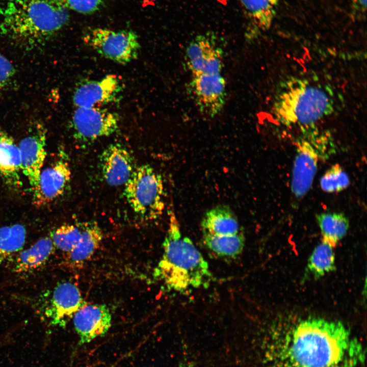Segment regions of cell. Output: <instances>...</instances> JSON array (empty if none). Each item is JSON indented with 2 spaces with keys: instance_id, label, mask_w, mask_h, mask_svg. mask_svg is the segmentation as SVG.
<instances>
[{
  "instance_id": "7402d4cb",
  "label": "cell",
  "mask_w": 367,
  "mask_h": 367,
  "mask_svg": "<svg viewBox=\"0 0 367 367\" xmlns=\"http://www.w3.org/2000/svg\"><path fill=\"white\" fill-rule=\"evenodd\" d=\"M205 246L215 255L223 257H235L242 253L245 237L242 231L235 234L217 235L202 232Z\"/></svg>"
},
{
  "instance_id": "9a60e30c",
  "label": "cell",
  "mask_w": 367,
  "mask_h": 367,
  "mask_svg": "<svg viewBox=\"0 0 367 367\" xmlns=\"http://www.w3.org/2000/svg\"><path fill=\"white\" fill-rule=\"evenodd\" d=\"M103 178L111 186L124 185L136 167L127 149L119 144L108 146L99 156Z\"/></svg>"
},
{
  "instance_id": "4dcf8cb0",
  "label": "cell",
  "mask_w": 367,
  "mask_h": 367,
  "mask_svg": "<svg viewBox=\"0 0 367 367\" xmlns=\"http://www.w3.org/2000/svg\"><path fill=\"white\" fill-rule=\"evenodd\" d=\"M3 132L2 131L1 129V128H0V137H1V135H2V133H3Z\"/></svg>"
},
{
  "instance_id": "1f68e13d",
  "label": "cell",
  "mask_w": 367,
  "mask_h": 367,
  "mask_svg": "<svg viewBox=\"0 0 367 367\" xmlns=\"http://www.w3.org/2000/svg\"><path fill=\"white\" fill-rule=\"evenodd\" d=\"M180 367H184V366H180Z\"/></svg>"
},
{
  "instance_id": "ffe728a7",
  "label": "cell",
  "mask_w": 367,
  "mask_h": 367,
  "mask_svg": "<svg viewBox=\"0 0 367 367\" xmlns=\"http://www.w3.org/2000/svg\"><path fill=\"white\" fill-rule=\"evenodd\" d=\"M248 21L255 33L270 29L277 13L280 0H239Z\"/></svg>"
},
{
  "instance_id": "30bf717a",
  "label": "cell",
  "mask_w": 367,
  "mask_h": 367,
  "mask_svg": "<svg viewBox=\"0 0 367 367\" xmlns=\"http://www.w3.org/2000/svg\"><path fill=\"white\" fill-rule=\"evenodd\" d=\"M123 90L121 82L116 75L109 74L99 80L83 82L75 88L72 97L77 107H100L114 101Z\"/></svg>"
},
{
  "instance_id": "e0dca14e",
  "label": "cell",
  "mask_w": 367,
  "mask_h": 367,
  "mask_svg": "<svg viewBox=\"0 0 367 367\" xmlns=\"http://www.w3.org/2000/svg\"><path fill=\"white\" fill-rule=\"evenodd\" d=\"M81 238L75 247L66 258L67 264L74 268L81 267L89 260L99 248L103 239L102 230L95 221L78 225Z\"/></svg>"
},
{
  "instance_id": "f546056e",
  "label": "cell",
  "mask_w": 367,
  "mask_h": 367,
  "mask_svg": "<svg viewBox=\"0 0 367 367\" xmlns=\"http://www.w3.org/2000/svg\"><path fill=\"white\" fill-rule=\"evenodd\" d=\"M366 10V0H352V12L356 17L365 16Z\"/></svg>"
},
{
  "instance_id": "484cf974",
  "label": "cell",
  "mask_w": 367,
  "mask_h": 367,
  "mask_svg": "<svg viewBox=\"0 0 367 367\" xmlns=\"http://www.w3.org/2000/svg\"><path fill=\"white\" fill-rule=\"evenodd\" d=\"M81 235V229L77 225L64 224L52 231L49 237L56 248L68 253L76 245Z\"/></svg>"
},
{
  "instance_id": "ac0fdd59",
  "label": "cell",
  "mask_w": 367,
  "mask_h": 367,
  "mask_svg": "<svg viewBox=\"0 0 367 367\" xmlns=\"http://www.w3.org/2000/svg\"><path fill=\"white\" fill-rule=\"evenodd\" d=\"M20 153L13 139L3 132L0 137V174L9 187L17 189L21 186Z\"/></svg>"
},
{
  "instance_id": "4fadbf2b",
  "label": "cell",
  "mask_w": 367,
  "mask_h": 367,
  "mask_svg": "<svg viewBox=\"0 0 367 367\" xmlns=\"http://www.w3.org/2000/svg\"><path fill=\"white\" fill-rule=\"evenodd\" d=\"M81 344L104 335L112 323V315L105 304L86 303L72 317Z\"/></svg>"
},
{
  "instance_id": "7c38bea8",
  "label": "cell",
  "mask_w": 367,
  "mask_h": 367,
  "mask_svg": "<svg viewBox=\"0 0 367 367\" xmlns=\"http://www.w3.org/2000/svg\"><path fill=\"white\" fill-rule=\"evenodd\" d=\"M222 49L209 37H196L186 50V60L193 75L221 73L223 67Z\"/></svg>"
},
{
  "instance_id": "7a4b0ae2",
  "label": "cell",
  "mask_w": 367,
  "mask_h": 367,
  "mask_svg": "<svg viewBox=\"0 0 367 367\" xmlns=\"http://www.w3.org/2000/svg\"><path fill=\"white\" fill-rule=\"evenodd\" d=\"M69 10L48 0H8L0 7V31L32 48L53 36L69 19Z\"/></svg>"
},
{
  "instance_id": "ba28073f",
  "label": "cell",
  "mask_w": 367,
  "mask_h": 367,
  "mask_svg": "<svg viewBox=\"0 0 367 367\" xmlns=\"http://www.w3.org/2000/svg\"><path fill=\"white\" fill-rule=\"evenodd\" d=\"M189 89L201 113L213 117L222 110L226 99V84L221 73L193 75Z\"/></svg>"
},
{
  "instance_id": "8992f818",
  "label": "cell",
  "mask_w": 367,
  "mask_h": 367,
  "mask_svg": "<svg viewBox=\"0 0 367 367\" xmlns=\"http://www.w3.org/2000/svg\"><path fill=\"white\" fill-rule=\"evenodd\" d=\"M83 41L102 57L122 65L136 60L140 49L138 37L130 30L93 28L85 33Z\"/></svg>"
},
{
  "instance_id": "3957f363",
  "label": "cell",
  "mask_w": 367,
  "mask_h": 367,
  "mask_svg": "<svg viewBox=\"0 0 367 367\" xmlns=\"http://www.w3.org/2000/svg\"><path fill=\"white\" fill-rule=\"evenodd\" d=\"M163 245L154 276L168 290L183 293L208 285L212 277L208 263L192 240L182 234L173 207Z\"/></svg>"
},
{
  "instance_id": "83f0119b",
  "label": "cell",
  "mask_w": 367,
  "mask_h": 367,
  "mask_svg": "<svg viewBox=\"0 0 367 367\" xmlns=\"http://www.w3.org/2000/svg\"><path fill=\"white\" fill-rule=\"evenodd\" d=\"M68 10L84 14L93 13L101 7L104 0H48Z\"/></svg>"
},
{
  "instance_id": "8fae6325",
  "label": "cell",
  "mask_w": 367,
  "mask_h": 367,
  "mask_svg": "<svg viewBox=\"0 0 367 367\" xmlns=\"http://www.w3.org/2000/svg\"><path fill=\"white\" fill-rule=\"evenodd\" d=\"M317 151L308 137L298 139L291 182L292 192L297 198L304 197L311 187L318 167Z\"/></svg>"
},
{
  "instance_id": "cb8c5ba5",
  "label": "cell",
  "mask_w": 367,
  "mask_h": 367,
  "mask_svg": "<svg viewBox=\"0 0 367 367\" xmlns=\"http://www.w3.org/2000/svg\"><path fill=\"white\" fill-rule=\"evenodd\" d=\"M26 233L20 224L0 227V264L23 248Z\"/></svg>"
},
{
  "instance_id": "4316f807",
  "label": "cell",
  "mask_w": 367,
  "mask_h": 367,
  "mask_svg": "<svg viewBox=\"0 0 367 367\" xmlns=\"http://www.w3.org/2000/svg\"><path fill=\"white\" fill-rule=\"evenodd\" d=\"M349 184L350 180L347 174L337 164L327 170L320 180L322 189L329 193L343 191Z\"/></svg>"
},
{
  "instance_id": "52a82bcc",
  "label": "cell",
  "mask_w": 367,
  "mask_h": 367,
  "mask_svg": "<svg viewBox=\"0 0 367 367\" xmlns=\"http://www.w3.org/2000/svg\"><path fill=\"white\" fill-rule=\"evenodd\" d=\"M117 114L100 107H77L71 118L74 137L81 142H92L109 136L119 127Z\"/></svg>"
},
{
  "instance_id": "5b68a950",
  "label": "cell",
  "mask_w": 367,
  "mask_h": 367,
  "mask_svg": "<svg viewBox=\"0 0 367 367\" xmlns=\"http://www.w3.org/2000/svg\"><path fill=\"white\" fill-rule=\"evenodd\" d=\"M124 186L126 199L140 219L152 221L162 215L165 208L163 181L151 166L136 167Z\"/></svg>"
},
{
  "instance_id": "d6986e66",
  "label": "cell",
  "mask_w": 367,
  "mask_h": 367,
  "mask_svg": "<svg viewBox=\"0 0 367 367\" xmlns=\"http://www.w3.org/2000/svg\"><path fill=\"white\" fill-rule=\"evenodd\" d=\"M55 246L50 237L42 238L13 259L12 271L17 273L32 272L43 265L54 252Z\"/></svg>"
},
{
  "instance_id": "d4e9b609",
  "label": "cell",
  "mask_w": 367,
  "mask_h": 367,
  "mask_svg": "<svg viewBox=\"0 0 367 367\" xmlns=\"http://www.w3.org/2000/svg\"><path fill=\"white\" fill-rule=\"evenodd\" d=\"M333 248L322 241L316 246L307 263V270L314 278L324 276L335 269V256Z\"/></svg>"
},
{
  "instance_id": "f1b7e54d",
  "label": "cell",
  "mask_w": 367,
  "mask_h": 367,
  "mask_svg": "<svg viewBox=\"0 0 367 367\" xmlns=\"http://www.w3.org/2000/svg\"><path fill=\"white\" fill-rule=\"evenodd\" d=\"M16 70L11 62L0 53V92L8 89L14 79Z\"/></svg>"
},
{
  "instance_id": "5bb4252c",
  "label": "cell",
  "mask_w": 367,
  "mask_h": 367,
  "mask_svg": "<svg viewBox=\"0 0 367 367\" xmlns=\"http://www.w3.org/2000/svg\"><path fill=\"white\" fill-rule=\"evenodd\" d=\"M71 172L68 164L58 161L41 171L37 187L33 191V203L44 206L61 196L69 185Z\"/></svg>"
},
{
  "instance_id": "603a6c76",
  "label": "cell",
  "mask_w": 367,
  "mask_h": 367,
  "mask_svg": "<svg viewBox=\"0 0 367 367\" xmlns=\"http://www.w3.org/2000/svg\"><path fill=\"white\" fill-rule=\"evenodd\" d=\"M316 218L322 241L334 247L346 234L349 227V220L343 214L337 213H321Z\"/></svg>"
},
{
  "instance_id": "6da1fadb",
  "label": "cell",
  "mask_w": 367,
  "mask_h": 367,
  "mask_svg": "<svg viewBox=\"0 0 367 367\" xmlns=\"http://www.w3.org/2000/svg\"><path fill=\"white\" fill-rule=\"evenodd\" d=\"M272 346L276 367H364L362 346L339 322L307 319Z\"/></svg>"
},
{
  "instance_id": "277c9868",
  "label": "cell",
  "mask_w": 367,
  "mask_h": 367,
  "mask_svg": "<svg viewBox=\"0 0 367 367\" xmlns=\"http://www.w3.org/2000/svg\"><path fill=\"white\" fill-rule=\"evenodd\" d=\"M274 103V114L282 124L308 125L332 113L333 93L327 87L293 78L281 85Z\"/></svg>"
},
{
  "instance_id": "44dd1931",
  "label": "cell",
  "mask_w": 367,
  "mask_h": 367,
  "mask_svg": "<svg viewBox=\"0 0 367 367\" xmlns=\"http://www.w3.org/2000/svg\"><path fill=\"white\" fill-rule=\"evenodd\" d=\"M202 232L217 235L235 234L241 229L235 214L226 205H218L208 210L201 222Z\"/></svg>"
},
{
  "instance_id": "2e32d148",
  "label": "cell",
  "mask_w": 367,
  "mask_h": 367,
  "mask_svg": "<svg viewBox=\"0 0 367 367\" xmlns=\"http://www.w3.org/2000/svg\"><path fill=\"white\" fill-rule=\"evenodd\" d=\"M86 303L75 284L61 282L54 289L46 314L52 324L64 326Z\"/></svg>"
},
{
  "instance_id": "9c48e42d",
  "label": "cell",
  "mask_w": 367,
  "mask_h": 367,
  "mask_svg": "<svg viewBox=\"0 0 367 367\" xmlns=\"http://www.w3.org/2000/svg\"><path fill=\"white\" fill-rule=\"evenodd\" d=\"M46 130L39 122L33 124L18 146L21 170L27 178L32 190L37 186L41 168L46 155Z\"/></svg>"
}]
</instances>
